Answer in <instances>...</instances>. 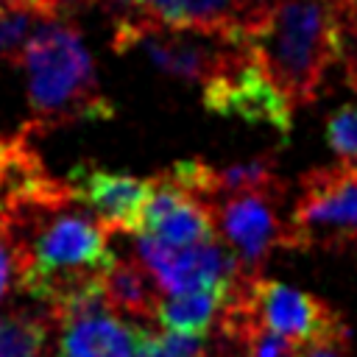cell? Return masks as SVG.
Here are the masks:
<instances>
[{"label": "cell", "instance_id": "cell-11", "mask_svg": "<svg viewBox=\"0 0 357 357\" xmlns=\"http://www.w3.org/2000/svg\"><path fill=\"white\" fill-rule=\"evenodd\" d=\"M59 357H131L134 324H123L106 304L61 321Z\"/></svg>", "mask_w": 357, "mask_h": 357}, {"label": "cell", "instance_id": "cell-18", "mask_svg": "<svg viewBox=\"0 0 357 357\" xmlns=\"http://www.w3.org/2000/svg\"><path fill=\"white\" fill-rule=\"evenodd\" d=\"M95 3L100 0H22V6L36 14V20H70Z\"/></svg>", "mask_w": 357, "mask_h": 357}, {"label": "cell", "instance_id": "cell-7", "mask_svg": "<svg viewBox=\"0 0 357 357\" xmlns=\"http://www.w3.org/2000/svg\"><path fill=\"white\" fill-rule=\"evenodd\" d=\"M284 181L259 190H240L209 201L218 237L231 248L245 273H257L276 245H284V226L279 218L284 201Z\"/></svg>", "mask_w": 357, "mask_h": 357}, {"label": "cell", "instance_id": "cell-16", "mask_svg": "<svg viewBox=\"0 0 357 357\" xmlns=\"http://www.w3.org/2000/svg\"><path fill=\"white\" fill-rule=\"evenodd\" d=\"M33 20L36 17L28 8L0 3V59H14V53L22 47V42L28 36Z\"/></svg>", "mask_w": 357, "mask_h": 357}, {"label": "cell", "instance_id": "cell-23", "mask_svg": "<svg viewBox=\"0 0 357 357\" xmlns=\"http://www.w3.org/2000/svg\"><path fill=\"white\" fill-rule=\"evenodd\" d=\"M335 3H337V0H335Z\"/></svg>", "mask_w": 357, "mask_h": 357}, {"label": "cell", "instance_id": "cell-19", "mask_svg": "<svg viewBox=\"0 0 357 357\" xmlns=\"http://www.w3.org/2000/svg\"><path fill=\"white\" fill-rule=\"evenodd\" d=\"M14 279H17V254H14V243H11L8 237H0V301L8 296Z\"/></svg>", "mask_w": 357, "mask_h": 357}, {"label": "cell", "instance_id": "cell-4", "mask_svg": "<svg viewBox=\"0 0 357 357\" xmlns=\"http://www.w3.org/2000/svg\"><path fill=\"white\" fill-rule=\"evenodd\" d=\"M251 321L296 340L298 346L318 340H349L343 315L324 298L307 290H296L276 279L243 276L226 296Z\"/></svg>", "mask_w": 357, "mask_h": 357}, {"label": "cell", "instance_id": "cell-17", "mask_svg": "<svg viewBox=\"0 0 357 357\" xmlns=\"http://www.w3.org/2000/svg\"><path fill=\"white\" fill-rule=\"evenodd\" d=\"M340 14V42H343V73L351 89H357V0H337Z\"/></svg>", "mask_w": 357, "mask_h": 357}, {"label": "cell", "instance_id": "cell-3", "mask_svg": "<svg viewBox=\"0 0 357 357\" xmlns=\"http://www.w3.org/2000/svg\"><path fill=\"white\" fill-rule=\"evenodd\" d=\"M357 243V165L343 159L337 165L312 167L298 178L284 248L343 251Z\"/></svg>", "mask_w": 357, "mask_h": 357}, {"label": "cell", "instance_id": "cell-9", "mask_svg": "<svg viewBox=\"0 0 357 357\" xmlns=\"http://www.w3.org/2000/svg\"><path fill=\"white\" fill-rule=\"evenodd\" d=\"M67 184L78 204H84L109 234H139L142 212L153 192V178H139L131 173H117L92 162H81L70 170Z\"/></svg>", "mask_w": 357, "mask_h": 357}, {"label": "cell", "instance_id": "cell-12", "mask_svg": "<svg viewBox=\"0 0 357 357\" xmlns=\"http://www.w3.org/2000/svg\"><path fill=\"white\" fill-rule=\"evenodd\" d=\"M103 296L112 312L131 318H153L156 315V282L151 271L139 259H112L103 276Z\"/></svg>", "mask_w": 357, "mask_h": 357}, {"label": "cell", "instance_id": "cell-2", "mask_svg": "<svg viewBox=\"0 0 357 357\" xmlns=\"http://www.w3.org/2000/svg\"><path fill=\"white\" fill-rule=\"evenodd\" d=\"M243 42L293 106H310L343 53L337 3L268 0Z\"/></svg>", "mask_w": 357, "mask_h": 357}, {"label": "cell", "instance_id": "cell-5", "mask_svg": "<svg viewBox=\"0 0 357 357\" xmlns=\"http://www.w3.org/2000/svg\"><path fill=\"white\" fill-rule=\"evenodd\" d=\"M114 53H128L139 47L151 64L184 84H206L215 73H220L226 64H231L245 42H229L212 33L184 31V28H165L151 20L117 25L112 36Z\"/></svg>", "mask_w": 357, "mask_h": 357}, {"label": "cell", "instance_id": "cell-10", "mask_svg": "<svg viewBox=\"0 0 357 357\" xmlns=\"http://www.w3.org/2000/svg\"><path fill=\"white\" fill-rule=\"evenodd\" d=\"M139 234H148L170 248H187L218 237L212 209L170 181L162 170L153 176V192L142 212Z\"/></svg>", "mask_w": 357, "mask_h": 357}, {"label": "cell", "instance_id": "cell-21", "mask_svg": "<svg viewBox=\"0 0 357 357\" xmlns=\"http://www.w3.org/2000/svg\"><path fill=\"white\" fill-rule=\"evenodd\" d=\"M346 343L349 340H318V343H307L304 349H298L296 357H346Z\"/></svg>", "mask_w": 357, "mask_h": 357}, {"label": "cell", "instance_id": "cell-13", "mask_svg": "<svg viewBox=\"0 0 357 357\" xmlns=\"http://www.w3.org/2000/svg\"><path fill=\"white\" fill-rule=\"evenodd\" d=\"M229 290L218 287H201V290H181L170 293L167 298H159L156 304V321L167 332H187V335H206L215 324V315L220 312Z\"/></svg>", "mask_w": 357, "mask_h": 357}, {"label": "cell", "instance_id": "cell-8", "mask_svg": "<svg viewBox=\"0 0 357 357\" xmlns=\"http://www.w3.org/2000/svg\"><path fill=\"white\" fill-rule=\"evenodd\" d=\"M134 248L139 262L151 271L153 282L167 293L201 290V287L231 290L243 276H251L243 271L231 248L226 243H218V237L187 248H170L148 234H139Z\"/></svg>", "mask_w": 357, "mask_h": 357}, {"label": "cell", "instance_id": "cell-14", "mask_svg": "<svg viewBox=\"0 0 357 357\" xmlns=\"http://www.w3.org/2000/svg\"><path fill=\"white\" fill-rule=\"evenodd\" d=\"M47 321L25 310L0 312V357H42L47 343Z\"/></svg>", "mask_w": 357, "mask_h": 357}, {"label": "cell", "instance_id": "cell-6", "mask_svg": "<svg viewBox=\"0 0 357 357\" xmlns=\"http://www.w3.org/2000/svg\"><path fill=\"white\" fill-rule=\"evenodd\" d=\"M201 100L212 114L234 117L245 126H268L282 137H287L293 126V103L257 61L248 45L231 64L204 84Z\"/></svg>", "mask_w": 357, "mask_h": 357}, {"label": "cell", "instance_id": "cell-15", "mask_svg": "<svg viewBox=\"0 0 357 357\" xmlns=\"http://www.w3.org/2000/svg\"><path fill=\"white\" fill-rule=\"evenodd\" d=\"M326 145L340 159H357V103H346L326 117Z\"/></svg>", "mask_w": 357, "mask_h": 357}, {"label": "cell", "instance_id": "cell-22", "mask_svg": "<svg viewBox=\"0 0 357 357\" xmlns=\"http://www.w3.org/2000/svg\"><path fill=\"white\" fill-rule=\"evenodd\" d=\"M0 237H8V226H6V220H3V215H0Z\"/></svg>", "mask_w": 357, "mask_h": 357}, {"label": "cell", "instance_id": "cell-1", "mask_svg": "<svg viewBox=\"0 0 357 357\" xmlns=\"http://www.w3.org/2000/svg\"><path fill=\"white\" fill-rule=\"evenodd\" d=\"M28 75V134H47L75 123L114 117V103L100 89L95 61L70 20H42L11 59Z\"/></svg>", "mask_w": 357, "mask_h": 357}, {"label": "cell", "instance_id": "cell-20", "mask_svg": "<svg viewBox=\"0 0 357 357\" xmlns=\"http://www.w3.org/2000/svg\"><path fill=\"white\" fill-rule=\"evenodd\" d=\"M131 357H170V351L165 346V337L137 326V332H134V354Z\"/></svg>", "mask_w": 357, "mask_h": 357}]
</instances>
